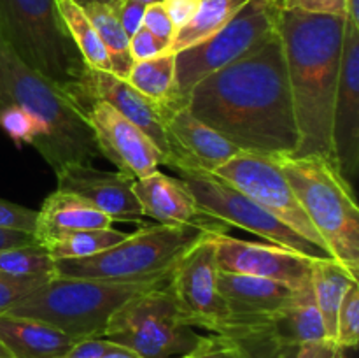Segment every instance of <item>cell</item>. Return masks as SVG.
Returning a JSON list of instances; mask_svg holds the SVG:
<instances>
[{
    "label": "cell",
    "instance_id": "1",
    "mask_svg": "<svg viewBox=\"0 0 359 358\" xmlns=\"http://www.w3.org/2000/svg\"><path fill=\"white\" fill-rule=\"evenodd\" d=\"M186 107L241 151L293 157L298 130L279 32L196 83Z\"/></svg>",
    "mask_w": 359,
    "mask_h": 358
},
{
    "label": "cell",
    "instance_id": "2",
    "mask_svg": "<svg viewBox=\"0 0 359 358\" xmlns=\"http://www.w3.org/2000/svg\"><path fill=\"white\" fill-rule=\"evenodd\" d=\"M346 27L347 18L342 16L279 9L277 32L298 130L293 157H318L335 165L332 118Z\"/></svg>",
    "mask_w": 359,
    "mask_h": 358
},
{
    "label": "cell",
    "instance_id": "3",
    "mask_svg": "<svg viewBox=\"0 0 359 358\" xmlns=\"http://www.w3.org/2000/svg\"><path fill=\"white\" fill-rule=\"evenodd\" d=\"M0 35L86 118L95 102L91 69L70 39L56 0H0Z\"/></svg>",
    "mask_w": 359,
    "mask_h": 358
},
{
    "label": "cell",
    "instance_id": "4",
    "mask_svg": "<svg viewBox=\"0 0 359 358\" xmlns=\"http://www.w3.org/2000/svg\"><path fill=\"white\" fill-rule=\"evenodd\" d=\"M18 105L48 130L41 153L58 174L67 165L91 164L100 154L88 119L37 70L28 67L0 35V107Z\"/></svg>",
    "mask_w": 359,
    "mask_h": 358
},
{
    "label": "cell",
    "instance_id": "5",
    "mask_svg": "<svg viewBox=\"0 0 359 358\" xmlns=\"http://www.w3.org/2000/svg\"><path fill=\"white\" fill-rule=\"evenodd\" d=\"M170 274L144 281L53 276L6 314L39 319L76 340L95 339L104 336L109 319L121 305L147 291L167 286Z\"/></svg>",
    "mask_w": 359,
    "mask_h": 358
},
{
    "label": "cell",
    "instance_id": "6",
    "mask_svg": "<svg viewBox=\"0 0 359 358\" xmlns=\"http://www.w3.org/2000/svg\"><path fill=\"white\" fill-rule=\"evenodd\" d=\"M333 260L359 274V207L335 165L318 157L273 158Z\"/></svg>",
    "mask_w": 359,
    "mask_h": 358
},
{
    "label": "cell",
    "instance_id": "7",
    "mask_svg": "<svg viewBox=\"0 0 359 358\" xmlns=\"http://www.w3.org/2000/svg\"><path fill=\"white\" fill-rule=\"evenodd\" d=\"M207 235V232L188 225H147L93 256L56 260L55 276L111 281H144L167 276Z\"/></svg>",
    "mask_w": 359,
    "mask_h": 358
},
{
    "label": "cell",
    "instance_id": "8",
    "mask_svg": "<svg viewBox=\"0 0 359 358\" xmlns=\"http://www.w3.org/2000/svg\"><path fill=\"white\" fill-rule=\"evenodd\" d=\"M102 337L142 358L188 357L209 339L184 321L168 284L121 305Z\"/></svg>",
    "mask_w": 359,
    "mask_h": 358
},
{
    "label": "cell",
    "instance_id": "9",
    "mask_svg": "<svg viewBox=\"0 0 359 358\" xmlns=\"http://www.w3.org/2000/svg\"><path fill=\"white\" fill-rule=\"evenodd\" d=\"M279 7L249 0L217 34L175 53V90L170 105H186L189 91L203 77L249 55L277 32Z\"/></svg>",
    "mask_w": 359,
    "mask_h": 358
},
{
    "label": "cell",
    "instance_id": "10",
    "mask_svg": "<svg viewBox=\"0 0 359 358\" xmlns=\"http://www.w3.org/2000/svg\"><path fill=\"white\" fill-rule=\"evenodd\" d=\"M174 171L177 172L179 179L184 183V186L191 193L193 199L198 202V206L207 214L226 223L228 227L248 230L269 241L270 244L291 249V251L309 256L312 260L332 258L325 249L318 248L307 239L300 237L297 232L286 227L273 214L263 209L259 204L249 199L248 195H244L241 190L231 186L230 183L221 179L219 175L186 167H177Z\"/></svg>",
    "mask_w": 359,
    "mask_h": 358
},
{
    "label": "cell",
    "instance_id": "11",
    "mask_svg": "<svg viewBox=\"0 0 359 358\" xmlns=\"http://www.w3.org/2000/svg\"><path fill=\"white\" fill-rule=\"evenodd\" d=\"M217 279L216 246L212 234H209L179 260L170 274L168 290L189 326L224 337L230 329V314L219 293Z\"/></svg>",
    "mask_w": 359,
    "mask_h": 358
},
{
    "label": "cell",
    "instance_id": "12",
    "mask_svg": "<svg viewBox=\"0 0 359 358\" xmlns=\"http://www.w3.org/2000/svg\"><path fill=\"white\" fill-rule=\"evenodd\" d=\"M212 174L219 175L221 179L241 190L244 195L259 204L263 209L273 214L277 220L283 221L293 232H297L300 237L307 239L309 242L328 253L325 241L318 234V230L312 227L311 220L305 214L302 204L298 202L293 188L286 181L273 158L241 151L226 164L217 167Z\"/></svg>",
    "mask_w": 359,
    "mask_h": 358
},
{
    "label": "cell",
    "instance_id": "13",
    "mask_svg": "<svg viewBox=\"0 0 359 358\" xmlns=\"http://www.w3.org/2000/svg\"><path fill=\"white\" fill-rule=\"evenodd\" d=\"M217 284L230 314V329L224 337L235 340L269 337L270 319L290 305L297 293L279 281L245 274L219 272Z\"/></svg>",
    "mask_w": 359,
    "mask_h": 358
},
{
    "label": "cell",
    "instance_id": "14",
    "mask_svg": "<svg viewBox=\"0 0 359 358\" xmlns=\"http://www.w3.org/2000/svg\"><path fill=\"white\" fill-rule=\"evenodd\" d=\"M333 160L354 188L359 171V27L347 20L332 118Z\"/></svg>",
    "mask_w": 359,
    "mask_h": 358
},
{
    "label": "cell",
    "instance_id": "15",
    "mask_svg": "<svg viewBox=\"0 0 359 358\" xmlns=\"http://www.w3.org/2000/svg\"><path fill=\"white\" fill-rule=\"evenodd\" d=\"M219 272L245 274L279 281L293 290L311 284L312 262L309 256L276 244L242 241L228 234L212 235Z\"/></svg>",
    "mask_w": 359,
    "mask_h": 358
},
{
    "label": "cell",
    "instance_id": "16",
    "mask_svg": "<svg viewBox=\"0 0 359 358\" xmlns=\"http://www.w3.org/2000/svg\"><path fill=\"white\" fill-rule=\"evenodd\" d=\"M86 119L100 154L133 181L153 174L163 164V154L153 140L105 102L95 100Z\"/></svg>",
    "mask_w": 359,
    "mask_h": 358
},
{
    "label": "cell",
    "instance_id": "17",
    "mask_svg": "<svg viewBox=\"0 0 359 358\" xmlns=\"http://www.w3.org/2000/svg\"><path fill=\"white\" fill-rule=\"evenodd\" d=\"M163 128L168 144L167 167L214 172L241 153L237 146L207 126L189 112L186 105H161Z\"/></svg>",
    "mask_w": 359,
    "mask_h": 358
},
{
    "label": "cell",
    "instance_id": "18",
    "mask_svg": "<svg viewBox=\"0 0 359 358\" xmlns=\"http://www.w3.org/2000/svg\"><path fill=\"white\" fill-rule=\"evenodd\" d=\"M133 179L123 172L95 168L90 164L67 165L56 174V190L86 200L112 221L142 223V207L133 193Z\"/></svg>",
    "mask_w": 359,
    "mask_h": 358
},
{
    "label": "cell",
    "instance_id": "19",
    "mask_svg": "<svg viewBox=\"0 0 359 358\" xmlns=\"http://www.w3.org/2000/svg\"><path fill=\"white\" fill-rule=\"evenodd\" d=\"M133 193L142 207L144 216L158 223L188 225L207 234H228L230 227L207 214L198 206L184 183L156 171L133 183Z\"/></svg>",
    "mask_w": 359,
    "mask_h": 358
},
{
    "label": "cell",
    "instance_id": "20",
    "mask_svg": "<svg viewBox=\"0 0 359 358\" xmlns=\"http://www.w3.org/2000/svg\"><path fill=\"white\" fill-rule=\"evenodd\" d=\"M91 93L93 100H102L114 107L130 123L139 126L163 154V165L168 160V144L163 128V109L160 104L144 97L126 79L107 70L91 69Z\"/></svg>",
    "mask_w": 359,
    "mask_h": 358
},
{
    "label": "cell",
    "instance_id": "21",
    "mask_svg": "<svg viewBox=\"0 0 359 358\" xmlns=\"http://www.w3.org/2000/svg\"><path fill=\"white\" fill-rule=\"evenodd\" d=\"M114 221L72 193L55 190L46 197L37 211L34 239L39 246L48 249L53 242L65 235L91 228H111Z\"/></svg>",
    "mask_w": 359,
    "mask_h": 358
},
{
    "label": "cell",
    "instance_id": "22",
    "mask_svg": "<svg viewBox=\"0 0 359 358\" xmlns=\"http://www.w3.org/2000/svg\"><path fill=\"white\" fill-rule=\"evenodd\" d=\"M0 343L13 358H63L77 340L39 319L0 314Z\"/></svg>",
    "mask_w": 359,
    "mask_h": 358
},
{
    "label": "cell",
    "instance_id": "23",
    "mask_svg": "<svg viewBox=\"0 0 359 358\" xmlns=\"http://www.w3.org/2000/svg\"><path fill=\"white\" fill-rule=\"evenodd\" d=\"M266 336L279 347L302 346L305 343L328 339L311 284L297 290L291 304L270 319Z\"/></svg>",
    "mask_w": 359,
    "mask_h": 358
},
{
    "label": "cell",
    "instance_id": "24",
    "mask_svg": "<svg viewBox=\"0 0 359 358\" xmlns=\"http://www.w3.org/2000/svg\"><path fill=\"white\" fill-rule=\"evenodd\" d=\"M358 277L353 276L342 263L333 258H319L312 262L311 288L316 305L323 316L328 339L335 340L337 316L340 304L346 297L351 284L356 283Z\"/></svg>",
    "mask_w": 359,
    "mask_h": 358
},
{
    "label": "cell",
    "instance_id": "25",
    "mask_svg": "<svg viewBox=\"0 0 359 358\" xmlns=\"http://www.w3.org/2000/svg\"><path fill=\"white\" fill-rule=\"evenodd\" d=\"M249 0H202L195 16L175 30L168 53H179L200 44L221 30Z\"/></svg>",
    "mask_w": 359,
    "mask_h": 358
},
{
    "label": "cell",
    "instance_id": "26",
    "mask_svg": "<svg viewBox=\"0 0 359 358\" xmlns=\"http://www.w3.org/2000/svg\"><path fill=\"white\" fill-rule=\"evenodd\" d=\"M56 7H58V13L62 16L70 39L74 41L77 51L81 53L86 65L95 70L112 72L107 49H105L100 37H98L97 30L91 25L90 18L86 16L83 7L74 2V0H56Z\"/></svg>",
    "mask_w": 359,
    "mask_h": 358
},
{
    "label": "cell",
    "instance_id": "27",
    "mask_svg": "<svg viewBox=\"0 0 359 358\" xmlns=\"http://www.w3.org/2000/svg\"><path fill=\"white\" fill-rule=\"evenodd\" d=\"M83 9L97 30L100 41L104 42L105 49H107L112 74H116L121 79H126L130 69L133 67V60L130 56L128 48L130 37L123 30L116 11L111 6H104V4H88Z\"/></svg>",
    "mask_w": 359,
    "mask_h": 358
},
{
    "label": "cell",
    "instance_id": "28",
    "mask_svg": "<svg viewBox=\"0 0 359 358\" xmlns=\"http://www.w3.org/2000/svg\"><path fill=\"white\" fill-rule=\"evenodd\" d=\"M126 81L149 100L170 105L175 90V55L163 53L156 58L135 62Z\"/></svg>",
    "mask_w": 359,
    "mask_h": 358
},
{
    "label": "cell",
    "instance_id": "29",
    "mask_svg": "<svg viewBox=\"0 0 359 358\" xmlns=\"http://www.w3.org/2000/svg\"><path fill=\"white\" fill-rule=\"evenodd\" d=\"M128 234L119 232L116 228H91V230H79L74 234L65 235L60 241L53 242L48 248L49 255L55 260H69V258H86L111 246L118 244Z\"/></svg>",
    "mask_w": 359,
    "mask_h": 358
},
{
    "label": "cell",
    "instance_id": "30",
    "mask_svg": "<svg viewBox=\"0 0 359 358\" xmlns=\"http://www.w3.org/2000/svg\"><path fill=\"white\" fill-rule=\"evenodd\" d=\"M0 272L27 279H49L55 276V260L39 244L18 246L0 251Z\"/></svg>",
    "mask_w": 359,
    "mask_h": 358
},
{
    "label": "cell",
    "instance_id": "31",
    "mask_svg": "<svg viewBox=\"0 0 359 358\" xmlns=\"http://www.w3.org/2000/svg\"><path fill=\"white\" fill-rule=\"evenodd\" d=\"M0 128L9 135V139L21 147L32 144L41 154L48 140V130L37 118L18 105H2L0 107Z\"/></svg>",
    "mask_w": 359,
    "mask_h": 358
},
{
    "label": "cell",
    "instance_id": "32",
    "mask_svg": "<svg viewBox=\"0 0 359 358\" xmlns=\"http://www.w3.org/2000/svg\"><path fill=\"white\" fill-rule=\"evenodd\" d=\"M335 343L344 350H354L359 343V283L351 284L337 316Z\"/></svg>",
    "mask_w": 359,
    "mask_h": 358
},
{
    "label": "cell",
    "instance_id": "33",
    "mask_svg": "<svg viewBox=\"0 0 359 358\" xmlns=\"http://www.w3.org/2000/svg\"><path fill=\"white\" fill-rule=\"evenodd\" d=\"M48 279H27V277H13L0 272V314L9 312L21 298L41 286Z\"/></svg>",
    "mask_w": 359,
    "mask_h": 358
},
{
    "label": "cell",
    "instance_id": "34",
    "mask_svg": "<svg viewBox=\"0 0 359 358\" xmlns=\"http://www.w3.org/2000/svg\"><path fill=\"white\" fill-rule=\"evenodd\" d=\"M245 350H248V346H245L244 340L228 339V337L210 333L205 344H202L198 350L182 358H242Z\"/></svg>",
    "mask_w": 359,
    "mask_h": 358
},
{
    "label": "cell",
    "instance_id": "35",
    "mask_svg": "<svg viewBox=\"0 0 359 358\" xmlns=\"http://www.w3.org/2000/svg\"><path fill=\"white\" fill-rule=\"evenodd\" d=\"M37 211L0 199V228L34 234Z\"/></svg>",
    "mask_w": 359,
    "mask_h": 358
},
{
    "label": "cell",
    "instance_id": "36",
    "mask_svg": "<svg viewBox=\"0 0 359 358\" xmlns=\"http://www.w3.org/2000/svg\"><path fill=\"white\" fill-rule=\"evenodd\" d=\"M168 42L161 41V39L154 37L151 32H147L146 28H139L135 34L130 37V56H132L133 63L135 62H144V60L156 58V56L168 53Z\"/></svg>",
    "mask_w": 359,
    "mask_h": 358
},
{
    "label": "cell",
    "instance_id": "37",
    "mask_svg": "<svg viewBox=\"0 0 359 358\" xmlns=\"http://www.w3.org/2000/svg\"><path fill=\"white\" fill-rule=\"evenodd\" d=\"M279 9L347 18V0H280Z\"/></svg>",
    "mask_w": 359,
    "mask_h": 358
},
{
    "label": "cell",
    "instance_id": "38",
    "mask_svg": "<svg viewBox=\"0 0 359 358\" xmlns=\"http://www.w3.org/2000/svg\"><path fill=\"white\" fill-rule=\"evenodd\" d=\"M142 27L146 28L147 32H151L154 37L161 39V41L168 42V44H170L172 37H174L175 34L174 25H172L170 18H168L167 11H165L161 2L147 4L146 11H144ZM168 48H170V46H168Z\"/></svg>",
    "mask_w": 359,
    "mask_h": 358
},
{
    "label": "cell",
    "instance_id": "39",
    "mask_svg": "<svg viewBox=\"0 0 359 358\" xmlns=\"http://www.w3.org/2000/svg\"><path fill=\"white\" fill-rule=\"evenodd\" d=\"M111 7L118 14L119 23H121L123 30L126 32L128 37H132L139 28H142L146 4L139 2V0H119Z\"/></svg>",
    "mask_w": 359,
    "mask_h": 358
},
{
    "label": "cell",
    "instance_id": "40",
    "mask_svg": "<svg viewBox=\"0 0 359 358\" xmlns=\"http://www.w3.org/2000/svg\"><path fill=\"white\" fill-rule=\"evenodd\" d=\"M294 358H346V350L340 347L335 340L323 339L298 346Z\"/></svg>",
    "mask_w": 359,
    "mask_h": 358
},
{
    "label": "cell",
    "instance_id": "41",
    "mask_svg": "<svg viewBox=\"0 0 359 358\" xmlns=\"http://www.w3.org/2000/svg\"><path fill=\"white\" fill-rule=\"evenodd\" d=\"M202 0H161L165 11H167L168 18H170L172 25L175 30L184 27L195 13L198 11V6Z\"/></svg>",
    "mask_w": 359,
    "mask_h": 358
},
{
    "label": "cell",
    "instance_id": "42",
    "mask_svg": "<svg viewBox=\"0 0 359 358\" xmlns=\"http://www.w3.org/2000/svg\"><path fill=\"white\" fill-rule=\"evenodd\" d=\"M111 344L112 343H109L104 337L77 340L63 358H102V354L111 347Z\"/></svg>",
    "mask_w": 359,
    "mask_h": 358
},
{
    "label": "cell",
    "instance_id": "43",
    "mask_svg": "<svg viewBox=\"0 0 359 358\" xmlns=\"http://www.w3.org/2000/svg\"><path fill=\"white\" fill-rule=\"evenodd\" d=\"M248 350L242 358H276L280 347L269 337H255L244 340Z\"/></svg>",
    "mask_w": 359,
    "mask_h": 358
},
{
    "label": "cell",
    "instance_id": "44",
    "mask_svg": "<svg viewBox=\"0 0 359 358\" xmlns=\"http://www.w3.org/2000/svg\"><path fill=\"white\" fill-rule=\"evenodd\" d=\"M102 358H142V357L133 353V351L126 350V347L118 346V344H111V347L102 354Z\"/></svg>",
    "mask_w": 359,
    "mask_h": 358
},
{
    "label": "cell",
    "instance_id": "45",
    "mask_svg": "<svg viewBox=\"0 0 359 358\" xmlns=\"http://www.w3.org/2000/svg\"><path fill=\"white\" fill-rule=\"evenodd\" d=\"M347 20L359 27V0H347Z\"/></svg>",
    "mask_w": 359,
    "mask_h": 358
},
{
    "label": "cell",
    "instance_id": "46",
    "mask_svg": "<svg viewBox=\"0 0 359 358\" xmlns=\"http://www.w3.org/2000/svg\"><path fill=\"white\" fill-rule=\"evenodd\" d=\"M297 351H298V346H284L280 347L276 358H294Z\"/></svg>",
    "mask_w": 359,
    "mask_h": 358
},
{
    "label": "cell",
    "instance_id": "47",
    "mask_svg": "<svg viewBox=\"0 0 359 358\" xmlns=\"http://www.w3.org/2000/svg\"><path fill=\"white\" fill-rule=\"evenodd\" d=\"M76 4H79L81 7L88 6V4H104V6H114L119 0H74Z\"/></svg>",
    "mask_w": 359,
    "mask_h": 358
},
{
    "label": "cell",
    "instance_id": "48",
    "mask_svg": "<svg viewBox=\"0 0 359 358\" xmlns=\"http://www.w3.org/2000/svg\"><path fill=\"white\" fill-rule=\"evenodd\" d=\"M0 358H13V354L6 350V346L2 343H0Z\"/></svg>",
    "mask_w": 359,
    "mask_h": 358
},
{
    "label": "cell",
    "instance_id": "49",
    "mask_svg": "<svg viewBox=\"0 0 359 358\" xmlns=\"http://www.w3.org/2000/svg\"><path fill=\"white\" fill-rule=\"evenodd\" d=\"M139 2H142V4H153V2H161V0H139Z\"/></svg>",
    "mask_w": 359,
    "mask_h": 358
},
{
    "label": "cell",
    "instance_id": "50",
    "mask_svg": "<svg viewBox=\"0 0 359 358\" xmlns=\"http://www.w3.org/2000/svg\"><path fill=\"white\" fill-rule=\"evenodd\" d=\"M263 2H269V4H273V6H279L280 0H263Z\"/></svg>",
    "mask_w": 359,
    "mask_h": 358
}]
</instances>
